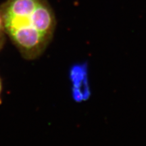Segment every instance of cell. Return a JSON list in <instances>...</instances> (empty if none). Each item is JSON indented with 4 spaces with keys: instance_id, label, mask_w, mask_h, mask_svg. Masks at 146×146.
Here are the masks:
<instances>
[{
    "instance_id": "cell-1",
    "label": "cell",
    "mask_w": 146,
    "mask_h": 146,
    "mask_svg": "<svg viewBox=\"0 0 146 146\" xmlns=\"http://www.w3.org/2000/svg\"><path fill=\"white\" fill-rule=\"evenodd\" d=\"M0 14L5 35L25 59L35 60L45 52L57 24L47 0H6Z\"/></svg>"
},
{
    "instance_id": "cell-2",
    "label": "cell",
    "mask_w": 146,
    "mask_h": 146,
    "mask_svg": "<svg viewBox=\"0 0 146 146\" xmlns=\"http://www.w3.org/2000/svg\"><path fill=\"white\" fill-rule=\"evenodd\" d=\"M5 33L4 31V29H3L2 19H1V14H0V50L2 49L3 45H4L5 41Z\"/></svg>"
},
{
    "instance_id": "cell-3",
    "label": "cell",
    "mask_w": 146,
    "mask_h": 146,
    "mask_svg": "<svg viewBox=\"0 0 146 146\" xmlns=\"http://www.w3.org/2000/svg\"><path fill=\"white\" fill-rule=\"evenodd\" d=\"M2 92V82H1V78H0V103H1V95Z\"/></svg>"
}]
</instances>
